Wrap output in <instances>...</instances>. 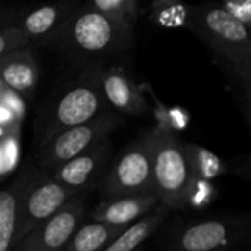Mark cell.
<instances>
[{
  "label": "cell",
  "mask_w": 251,
  "mask_h": 251,
  "mask_svg": "<svg viewBox=\"0 0 251 251\" xmlns=\"http://www.w3.org/2000/svg\"><path fill=\"white\" fill-rule=\"evenodd\" d=\"M184 150L196 178L213 181L229 172L228 163H225L219 156H216V153L210 151L209 149L193 143H184Z\"/></svg>",
  "instance_id": "18"
},
{
  "label": "cell",
  "mask_w": 251,
  "mask_h": 251,
  "mask_svg": "<svg viewBox=\"0 0 251 251\" xmlns=\"http://www.w3.org/2000/svg\"><path fill=\"white\" fill-rule=\"evenodd\" d=\"M135 251H144V249H143V247H140V249H137Z\"/></svg>",
  "instance_id": "28"
},
{
  "label": "cell",
  "mask_w": 251,
  "mask_h": 251,
  "mask_svg": "<svg viewBox=\"0 0 251 251\" xmlns=\"http://www.w3.org/2000/svg\"><path fill=\"white\" fill-rule=\"evenodd\" d=\"M160 204L156 193L140 196L118 197L103 200L90 215V221L106 224L110 226L128 228Z\"/></svg>",
  "instance_id": "14"
},
{
  "label": "cell",
  "mask_w": 251,
  "mask_h": 251,
  "mask_svg": "<svg viewBox=\"0 0 251 251\" xmlns=\"http://www.w3.org/2000/svg\"><path fill=\"white\" fill-rule=\"evenodd\" d=\"M216 194H218L216 188L210 181H204V179H200V178L194 176L193 184H191L190 191H188L187 206H191V207H196V209H203L209 203L213 201Z\"/></svg>",
  "instance_id": "22"
},
{
  "label": "cell",
  "mask_w": 251,
  "mask_h": 251,
  "mask_svg": "<svg viewBox=\"0 0 251 251\" xmlns=\"http://www.w3.org/2000/svg\"><path fill=\"white\" fill-rule=\"evenodd\" d=\"M87 191L78 193L54 215L35 226L12 251H60L75 231L84 224L87 213Z\"/></svg>",
  "instance_id": "7"
},
{
  "label": "cell",
  "mask_w": 251,
  "mask_h": 251,
  "mask_svg": "<svg viewBox=\"0 0 251 251\" xmlns=\"http://www.w3.org/2000/svg\"><path fill=\"white\" fill-rule=\"evenodd\" d=\"M132 40L134 32L124 29L87 3L74 10L50 41L78 57L101 59L129 49Z\"/></svg>",
  "instance_id": "2"
},
{
  "label": "cell",
  "mask_w": 251,
  "mask_h": 251,
  "mask_svg": "<svg viewBox=\"0 0 251 251\" xmlns=\"http://www.w3.org/2000/svg\"><path fill=\"white\" fill-rule=\"evenodd\" d=\"M78 6L76 1L40 6L34 10H28L18 22V26L25 32L32 46L40 41H50Z\"/></svg>",
  "instance_id": "15"
},
{
  "label": "cell",
  "mask_w": 251,
  "mask_h": 251,
  "mask_svg": "<svg viewBox=\"0 0 251 251\" xmlns=\"http://www.w3.org/2000/svg\"><path fill=\"white\" fill-rule=\"evenodd\" d=\"M26 13L25 7L18 6H0V29L18 25L22 16Z\"/></svg>",
  "instance_id": "25"
},
{
  "label": "cell",
  "mask_w": 251,
  "mask_h": 251,
  "mask_svg": "<svg viewBox=\"0 0 251 251\" xmlns=\"http://www.w3.org/2000/svg\"><path fill=\"white\" fill-rule=\"evenodd\" d=\"M21 124L7 128L0 135V182L12 175L19 163Z\"/></svg>",
  "instance_id": "21"
},
{
  "label": "cell",
  "mask_w": 251,
  "mask_h": 251,
  "mask_svg": "<svg viewBox=\"0 0 251 251\" xmlns=\"http://www.w3.org/2000/svg\"><path fill=\"white\" fill-rule=\"evenodd\" d=\"M168 122L171 131L175 134L176 131L185 129V126L190 124V115L182 107H172L168 109Z\"/></svg>",
  "instance_id": "26"
},
{
  "label": "cell",
  "mask_w": 251,
  "mask_h": 251,
  "mask_svg": "<svg viewBox=\"0 0 251 251\" xmlns=\"http://www.w3.org/2000/svg\"><path fill=\"white\" fill-rule=\"evenodd\" d=\"M3 132H4V131H3V129H1V128H0V135H1V134H3Z\"/></svg>",
  "instance_id": "29"
},
{
  "label": "cell",
  "mask_w": 251,
  "mask_h": 251,
  "mask_svg": "<svg viewBox=\"0 0 251 251\" xmlns=\"http://www.w3.org/2000/svg\"><path fill=\"white\" fill-rule=\"evenodd\" d=\"M6 90H7V88H6V87H4V85H3V84L0 82V97H1V94H3V93H4Z\"/></svg>",
  "instance_id": "27"
},
{
  "label": "cell",
  "mask_w": 251,
  "mask_h": 251,
  "mask_svg": "<svg viewBox=\"0 0 251 251\" xmlns=\"http://www.w3.org/2000/svg\"><path fill=\"white\" fill-rule=\"evenodd\" d=\"M151 140V169L153 191L162 206L169 212L187 207V197L194 179L190 162L181 141L174 132L153 128Z\"/></svg>",
  "instance_id": "4"
},
{
  "label": "cell",
  "mask_w": 251,
  "mask_h": 251,
  "mask_svg": "<svg viewBox=\"0 0 251 251\" xmlns=\"http://www.w3.org/2000/svg\"><path fill=\"white\" fill-rule=\"evenodd\" d=\"M113 146L110 140H106L91 150L66 162L49 175L66 188L75 193H84L99 185L109 166Z\"/></svg>",
  "instance_id": "10"
},
{
  "label": "cell",
  "mask_w": 251,
  "mask_h": 251,
  "mask_svg": "<svg viewBox=\"0 0 251 251\" xmlns=\"http://www.w3.org/2000/svg\"><path fill=\"white\" fill-rule=\"evenodd\" d=\"M88 6L129 32H134L135 22L141 13L140 3L137 0H91Z\"/></svg>",
  "instance_id": "19"
},
{
  "label": "cell",
  "mask_w": 251,
  "mask_h": 251,
  "mask_svg": "<svg viewBox=\"0 0 251 251\" xmlns=\"http://www.w3.org/2000/svg\"><path fill=\"white\" fill-rule=\"evenodd\" d=\"M193 7L175 0H157L151 3L150 19L166 28H188Z\"/></svg>",
  "instance_id": "20"
},
{
  "label": "cell",
  "mask_w": 251,
  "mask_h": 251,
  "mask_svg": "<svg viewBox=\"0 0 251 251\" xmlns=\"http://www.w3.org/2000/svg\"><path fill=\"white\" fill-rule=\"evenodd\" d=\"M99 188L103 200L153 191L150 132L126 146L103 174Z\"/></svg>",
  "instance_id": "5"
},
{
  "label": "cell",
  "mask_w": 251,
  "mask_h": 251,
  "mask_svg": "<svg viewBox=\"0 0 251 251\" xmlns=\"http://www.w3.org/2000/svg\"><path fill=\"white\" fill-rule=\"evenodd\" d=\"M246 234V224L231 219H206L176 228L169 240L175 251H226Z\"/></svg>",
  "instance_id": "9"
},
{
  "label": "cell",
  "mask_w": 251,
  "mask_h": 251,
  "mask_svg": "<svg viewBox=\"0 0 251 251\" xmlns=\"http://www.w3.org/2000/svg\"><path fill=\"white\" fill-rule=\"evenodd\" d=\"M106 112V101L99 90L94 72L85 75L72 87L66 88L53 104L47 106L35 119V143L47 144L66 129L82 125Z\"/></svg>",
  "instance_id": "3"
},
{
  "label": "cell",
  "mask_w": 251,
  "mask_h": 251,
  "mask_svg": "<svg viewBox=\"0 0 251 251\" xmlns=\"http://www.w3.org/2000/svg\"><path fill=\"white\" fill-rule=\"evenodd\" d=\"M126 228L88 221L81 224V226L65 246L63 251H103Z\"/></svg>",
  "instance_id": "17"
},
{
  "label": "cell",
  "mask_w": 251,
  "mask_h": 251,
  "mask_svg": "<svg viewBox=\"0 0 251 251\" xmlns=\"http://www.w3.org/2000/svg\"><path fill=\"white\" fill-rule=\"evenodd\" d=\"M29 46H32L31 41L18 25L0 29V59L12 51L21 50Z\"/></svg>",
  "instance_id": "23"
},
{
  "label": "cell",
  "mask_w": 251,
  "mask_h": 251,
  "mask_svg": "<svg viewBox=\"0 0 251 251\" xmlns=\"http://www.w3.org/2000/svg\"><path fill=\"white\" fill-rule=\"evenodd\" d=\"M124 122L125 119L122 115L106 110L93 121L63 131L47 144L38 147V168L46 174H51L74 157L109 140V135L115 132Z\"/></svg>",
  "instance_id": "6"
},
{
  "label": "cell",
  "mask_w": 251,
  "mask_h": 251,
  "mask_svg": "<svg viewBox=\"0 0 251 251\" xmlns=\"http://www.w3.org/2000/svg\"><path fill=\"white\" fill-rule=\"evenodd\" d=\"M169 210L159 204L153 212L128 226L121 235H118L103 251H135L143 247L146 240H149L166 221Z\"/></svg>",
  "instance_id": "16"
},
{
  "label": "cell",
  "mask_w": 251,
  "mask_h": 251,
  "mask_svg": "<svg viewBox=\"0 0 251 251\" xmlns=\"http://www.w3.org/2000/svg\"><path fill=\"white\" fill-rule=\"evenodd\" d=\"M93 72L106 106L132 116L143 115L149 110L143 93L122 66L97 68Z\"/></svg>",
  "instance_id": "11"
},
{
  "label": "cell",
  "mask_w": 251,
  "mask_h": 251,
  "mask_svg": "<svg viewBox=\"0 0 251 251\" xmlns=\"http://www.w3.org/2000/svg\"><path fill=\"white\" fill-rule=\"evenodd\" d=\"M40 69L32 46L12 51L0 59V82L24 101L34 97Z\"/></svg>",
  "instance_id": "13"
},
{
  "label": "cell",
  "mask_w": 251,
  "mask_h": 251,
  "mask_svg": "<svg viewBox=\"0 0 251 251\" xmlns=\"http://www.w3.org/2000/svg\"><path fill=\"white\" fill-rule=\"evenodd\" d=\"M221 9H224L232 19L240 22L243 26L250 29L251 25V1L250 0H225L221 4Z\"/></svg>",
  "instance_id": "24"
},
{
  "label": "cell",
  "mask_w": 251,
  "mask_h": 251,
  "mask_svg": "<svg viewBox=\"0 0 251 251\" xmlns=\"http://www.w3.org/2000/svg\"><path fill=\"white\" fill-rule=\"evenodd\" d=\"M76 194L78 193L54 181L49 174L40 171L25 191L21 203L16 244Z\"/></svg>",
  "instance_id": "8"
},
{
  "label": "cell",
  "mask_w": 251,
  "mask_h": 251,
  "mask_svg": "<svg viewBox=\"0 0 251 251\" xmlns=\"http://www.w3.org/2000/svg\"><path fill=\"white\" fill-rule=\"evenodd\" d=\"M40 171L38 166L26 165L0 190V251H12L16 246L21 203L25 191Z\"/></svg>",
  "instance_id": "12"
},
{
  "label": "cell",
  "mask_w": 251,
  "mask_h": 251,
  "mask_svg": "<svg viewBox=\"0 0 251 251\" xmlns=\"http://www.w3.org/2000/svg\"><path fill=\"white\" fill-rule=\"evenodd\" d=\"M188 28L216 54L219 65L243 91L246 107L251 97L250 29L232 19L219 4L193 7Z\"/></svg>",
  "instance_id": "1"
}]
</instances>
